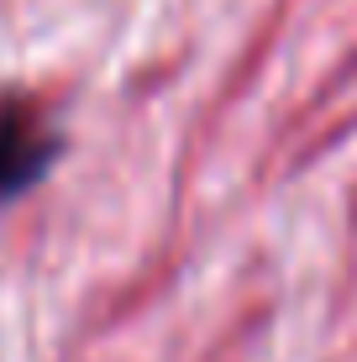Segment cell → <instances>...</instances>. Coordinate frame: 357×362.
Here are the masks:
<instances>
[{
  "label": "cell",
  "instance_id": "1",
  "mask_svg": "<svg viewBox=\"0 0 357 362\" xmlns=\"http://www.w3.org/2000/svg\"><path fill=\"white\" fill-rule=\"evenodd\" d=\"M53 163V132L32 110H0V194H16Z\"/></svg>",
  "mask_w": 357,
  "mask_h": 362
}]
</instances>
